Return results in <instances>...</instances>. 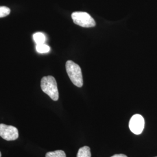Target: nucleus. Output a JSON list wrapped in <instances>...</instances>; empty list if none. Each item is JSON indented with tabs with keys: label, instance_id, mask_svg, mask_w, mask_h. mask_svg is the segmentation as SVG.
Segmentation results:
<instances>
[{
	"label": "nucleus",
	"instance_id": "nucleus-7",
	"mask_svg": "<svg viewBox=\"0 0 157 157\" xmlns=\"http://www.w3.org/2000/svg\"><path fill=\"white\" fill-rule=\"evenodd\" d=\"M33 37L34 41L37 44H44L46 38H45V35L43 33L38 32V33H34Z\"/></svg>",
	"mask_w": 157,
	"mask_h": 157
},
{
	"label": "nucleus",
	"instance_id": "nucleus-12",
	"mask_svg": "<svg viewBox=\"0 0 157 157\" xmlns=\"http://www.w3.org/2000/svg\"><path fill=\"white\" fill-rule=\"evenodd\" d=\"M0 157H1V152H0Z\"/></svg>",
	"mask_w": 157,
	"mask_h": 157
},
{
	"label": "nucleus",
	"instance_id": "nucleus-9",
	"mask_svg": "<svg viewBox=\"0 0 157 157\" xmlns=\"http://www.w3.org/2000/svg\"><path fill=\"white\" fill-rule=\"evenodd\" d=\"M36 51L41 54L47 53L50 51V48L48 45H46L45 44H37L36 45Z\"/></svg>",
	"mask_w": 157,
	"mask_h": 157
},
{
	"label": "nucleus",
	"instance_id": "nucleus-11",
	"mask_svg": "<svg viewBox=\"0 0 157 157\" xmlns=\"http://www.w3.org/2000/svg\"><path fill=\"white\" fill-rule=\"evenodd\" d=\"M111 157H128L124 154H115Z\"/></svg>",
	"mask_w": 157,
	"mask_h": 157
},
{
	"label": "nucleus",
	"instance_id": "nucleus-3",
	"mask_svg": "<svg viewBox=\"0 0 157 157\" xmlns=\"http://www.w3.org/2000/svg\"><path fill=\"white\" fill-rule=\"evenodd\" d=\"M73 22L83 28H92L95 26V21L85 12H75L72 14Z\"/></svg>",
	"mask_w": 157,
	"mask_h": 157
},
{
	"label": "nucleus",
	"instance_id": "nucleus-5",
	"mask_svg": "<svg viewBox=\"0 0 157 157\" xmlns=\"http://www.w3.org/2000/svg\"><path fill=\"white\" fill-rule=\"evenodd\" d=\"M145 125L144 118L139 114H135L130 120L129 128L135 135H140L143 131Z\"/></svg>",
	"mask_w": 157,
	"mask_h": 157
},
{
	"label": "nucleus",
	"instance_id": "nucleus-4",
	"mask_svg": "<svg viewBox=\"0 0 157 157\" xmlns=\"http://www.w3.org/2000/svg\"><path fill=\"white\" fill-rule=\"evenodd\" d=\"M0 136L6 140H15L19 137L18 130L15 126L1 124Z\"/></svg>",
	"mask_w": 157,
	"mask_h": 157
},
{
	"label": "nucleus",
	"instance_id": "nucleus-6",
	"mask_svg": "<svg viewBox=\"0 0 157 157\" xmlns=\"http://www.w3.org/2000/svg\"><path fill=\"white\" fill-rule=\"evenodd\" d=\"M77 157H91L90 147L84 146L78 150Z\"/></svg>",
	"mask_w": 157,
	"mask_h": 157
},
{
	"label": "nucleus",
	"instance_id": "nucleus-8",
	"mask_svg": "<svg viewBox=\"0 0 157 157\" xmlns=\"http://www.w3.org/2000/svg\"><path fill=\"white\" fill-rule=\"evenodd\" d=\"M45 157H66V154L62 150H56L55 151L47 152Z\"/></svg>",
	"mask_w": 157,
	"mask_h": 157
},
{
	"label": "nucleus",
	"instance_id": "nucleus-1",
	"mask_svg": "<svg viewBox=\"0 0 157 157\" xmlns=\"http://www.w3.org/2000/svg\"><path fill=\"white\" fill-rule=\"evenodd\" d=\"M41 88L43 91L54 101H57L59 93L55 78L52 76L43 77L41 80Z\"/></svg>",
	"mask_w": 157,
	"mask_h": 157
},
{
	"label": "nucleus",
	"instance_id": "nucleus-2",
	"mask_svg": "<svg viewBox=\"0 0 157 157\" xmlns=\"http://www.w3.org/2000/svg\"><path fill=\"white\" fill-rule=\"evenodd\" d=\"M66 70L67 75L74 85L78 87L83 84V75L81 68L72 61H67L66 63Z\"/></svg>",
	"mask_w": 157,
	"mask_h": 157
},
{
	"label": "nucleus",
	"instance_id": "nucleus-10",
	"mask_svg": "<svg viewBox=\"0 0 157 157\" xmlns=\"http://www.w3.org/2000/svg\"><path fill=\"white\" fill-rule=\"evenodd\" d=\"M11 10L6 6H0V17H4L10 15Z\"/></svg>",
	"mask_w": 157,
	"mask_h": 157
},
{
	"label": "nucleus",
	"instance_id": "nucleus-13",
	"mask_svg": "<svg viewBox=\"0 0 157 157\" xmlns=\"http://www.w3.org/2000/svg\"></svg>",
	"mask_w": 157,
	"mask_h": 157
}]
</instances>
